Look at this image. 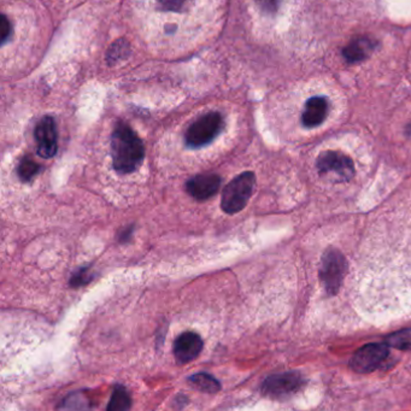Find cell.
I'll use <instances>...</instances> for the list:
<instances>
[{
	"label": "cell",
	"mask_w": 411,
	"mask_h": 411,
	"mask_svg": "<svg viewBox=\"0 0 411 411\" xmlns=\"http://www.w3.org/2000/svg\"><path fill=\"white\" fill-rule=\"evenodd\" d=\"M304 378L297 371L268 376L262 385V393L273 400H286L303 388Z\"/></svg>",
	"instance_id": "cell-5"
},
{
	"label": "cell",
	"mask_w": 411,
	"mask_h": 411,
	"mask_svg": "<svg viewBox=\"0 0 411 411\" xmlns=\"http://www.w3.org/2000/svg\"><path fill=\"white\" fill-rule=\"evenodd\" d=\"M203 348L204 341L199 334L194 331H185L176 338L172 351L177 363L187 364L200 355Z\"/></svg>",
	"instance_id": "cell-9"
},
{
	"label": "cell",
	"mask_w": 411,
	"mask_h": 411,
	"mask_svg": "<svg viewBox=\"0 0 411 411\" xmlns=\"http://www.w3.org/2000/svg\"><path fill=\"white\" fill-rule=\"evenodd\" d=\"M224 116L212 111L200 116L185 133V143L190 148H200L212 143L224 129Z\"/></svg>",
	"instance_id": "cell-3"
},
{
	"label": "cell",
	"mask_w": 411,
	"mask_h": 411,
	"mask_svg": "<svg viewBox=\"0 0 411 411\" xmlns=\"http://www.w3.org/2000/svg\"><path fill=\"white\" fill-rule=\"evenodd\" d=\"M40 168V165L34 162L31 157H23L18 164L17 174L22 181L27 182V181H31L36 174H39Z\"/></svg>",
	"instance_id": "cell-16"
},
{
	"label": "cell",
	"mask_w": 411,
	"mask_h": 411,
	"mask_svg": "<svg viewBox=\"0 0 411 411\" xmlns=\"http://www.w3.org/2000/svg\"><path fill=\"white\" fill-rule=\"evenodd\" d=\"M390 354L388 344H368L359 349L350 361L352 371L361 374L376 371L386 361Z\"/></svg>",
	"instance_id": "cell-7"
},
{
	"label": "cell",
	"mask_w": 411,
	"mask_h": 411,
	"mask_svg": "<svg viewBox=\"0 0 411 411\" xmlns=\"http://www.w3.org/2000/svg\"><path fill=\"white\" fill-rule=\"evenodd\" d=\"M328 100L324 97H312L305 103L302 122L307 128L317 127L327 117Z\"/></svg>",
	"instance_id": "cell-11"
},
{
	"label": "cell",
	"mask_w": 411,
	"mask_h": 411,
	"mask_svg": "<svg viewBox=\"0 0 411 411\" xmlns=\"http://www.w3.org/2000/svg\"><path fill=\"white\" fill-rule=\"evenodd\" d=\"M94 279V274L91 272V267L80 268L72 274L70 279V286L72 287H82L84 285H88Z\"/></svg>",
	"instance_id": "cell-18"
},
{
	"label": "cell",
	"mask_w": 411,
	"mask_h": 411,
	"mask_svg": "<svg viewBox=\"0 0 411 411\" xmlns=\"http://www.w3.org/2000/svg\"><path fill=\"white\" fill-rule=\"evenodd\" d=\"M256 186V176L252 172H245L233 179L224 187L221 199V209L228 215L241 212L251 198Z\"/></svg>",
	"instance_id": "cell-2"
},
{
	"label": "cell",
	"mask_w": 411,
	"mask_h": 411,
	"mask_svg": "<svg viewBox=\"0 0 411 411\" xmlns=\"http://www.w3.org/2000/svg\"><path fill=\"white\" fill-rule=\"evenodd\" d=\"M346 270L348 262L343 253L336 248H328L324 252L319 268V279L328 295L338 293L343 285L344 278L346 275Z\"/></svg>",
	"instance_id": "cell-4"
},
{
	"label": "cell",
	"mask_w": 411,
	"mask_h": 411,
	"mask_svg": "<svg viewBox=\"0 0 411 411\" xmlns=\"http://www.w3.org/2000/svg\"><path fill=\"white\" fill-rule=\"evenodd\" d=\"M132 232V228H126V231H124V234L120 236V239L122 240V241H126V240L131 236V233Z\"/></svg>",
	"instance_id": "cell-22"
},
{
	"label": "cell",
	"mask_w": 411,
	"mask_h": 411,
	"mask_svg": "<svg viewBox=\"0 0 411 411\" xmlns=\"http://www.w3.org/2000/svg\"><path fill=\"white\" fill-rule=\"evenodd\" d=\"M321 174L333 175L339 181H349L355 175V165L350 157L338 151H324L317 158Z\"/></svg>",
	"instance_id": "cell-6"
},
{
	"label": "cell",
	"mask_w": 411,
	"mask_h": 411,
	"mask_svg": "<svg viewBox=\"0 0 411 411\" xmlns=\"http://www.w3.org/2000/svg\"><path fill=\"white\" fill-rule=\"evenodd\" d=\"M194 0H160L158 8L163 11L182 12L187 10Z\"/></svg>",
	"instance_id": "cell-19"
},
{
	"label": "cell",
	"mask_w": 411,
	"mask_h": 411,
	"mask_svg": "<svg viewBox=\"0 0 411 411\" xmlns=\"http://www.w3.org/2000/svg\"><path fill=\"white\" fill-rule=\"evenodd\" d=\"M34 136L39 156L43 158L55 157L58 150V144H57L56 122L53 120V117H43L36 124Z\"/></svg>",
	"instance_id": "cell-8"
},
{
	"label": "cell",
	"mask_w": 411,
	"mask_h": 411,
	"mask_svg": "<svg viewBox=\"0 0 411 411\" xmlns=\"http://www.w3.org/2000/svg\"><path fill=\"white\" fill-rule=\"evenodd\" d=\"M378 43L367 36L356 38L343 50V56L349 63H357L367 60L371 53L376 50Z\"/></svg>",
	"instance_id": "cell-12"
},
{
	"label": "cell",
	"mask_w": 411,
	"mask_h": 411,
	"mask_svg": "<svg viewBox=\"0 0 411 411\" xmlns=\"http://www.w3.org/2000/svg\"><path fill=\"white\" fill-rule=\"evenodd\" d=\"M407 136H411V124L407 127Z\"/></svg>",
	"instance_id": "cell-23"
},
{
	"label": "cell",
	"mask_w": 411,
	"mask_h": 411,
	"mask_svg": "<svg viewBox=\"0 0 411 411\" xmlns=\"http://www.w3.org/2000/svg\"><path fill=\"white\" fill-rule=\"evenodd\" d=\"M256 3L268 15H275L279 11L281 0H256Z\"/></svg>",
	"instance_id": "cell-20"
},
{
	"label": "cell",
	"mask_w": 411,
	"mask_h": 411,
	"mask_svg": "<svg viewBox=\"0 0 411 411\" xmlns=\"http://www.w3.org/2000/svg\"><path fill=\"white\" fill-rule=\"evenodd\" d=\"M111 157L114 169L122 175L136 172L144 162V144L127 124L120 122L114 129Z\"/></svg>",
	"instance_id": "cell-1"
},
{
	"label": "cell",
	"mask_w": 411,
	"mask_h": 411,
	"mask_svg": "<svg viewBox=\"0 0 411 411\" xmlns=\"http://www.w3.org/2000/svg\"><path fill=\"white\" fill-rule=\"evenodd\" d=\"M188 383L196 390L204 393H217L221 390L220 381L208 373H197L188 378Z\"/></svg>",
	"instance_id": "cell-13"
},
{
	"label": "cell",
	"mask_w": 411,
	"mask_h": 411,
	"mask_svg": "<svg viewBox=\"0 0 411 411\" xmlns=\"http://www.w3.org/2000/svg\"><path fill=\"white\" fill-rule=\"evenodd\" d=\"M221 187V177L217 174H199L186 182V191L196 200H208L215 196Z\"/></svg>",
	"instance_id": "cell-10"
},
{
	"label": "cell",
	"mask_w": 411,
	"mask_h": 411,
	"mask_svg": "<svg viewBox=\"0 0 411 411\" xmlns=\"http://www.w3.org/2000/svg\"><path fill=\"white\" fill-rule=\"evenodd\" d=\"M0 36H1V45H5L11 39L12 24L8 17L3 15L1 22H0Z\"/></svg>",
	"instance_id": "cell-21"
},
{
	"label": "cell",
	"mask_w": 411,
	"mask_h": 411,
	"mask_svg": "<svg viewBox=\"0 0 411 411\" xmlns=\"http://www.w3.org/2000/svg\"><path fill=\"white\" fill-rule=\"evenodd\" d=\"M131 407H132L131 395H128L127 390L124 386L117 385L112 392L111 398L106 409L109 411L128 410L131 409Z\"/></svg>",
	"instance_id": "cell-14"
},
{
	"label": "cell",
	"mask_w": 411,
	"mask_h": 411,
	"mask_svg": "<svg viewBox=\"0 0 411 411\" xmlns=\"http://www.w3.org/2000/svg\"><path fill=\"white\" fill-rule=\"evenodd\" d=\"M388 345L398 350H411V331H398L388 336Z\"/></svg>",
	"instance_id": "cell-17"
},
{
	"label": "cell",
	"mask_w": 411,
	"mask_h": 411,
	"mask_svg": "<svg viewBox=\"0 0 411 411\" xmlns=\"http://www.w3.org/2000/svg\"><path fill=\"white\" fill-rule=\"evenodd\" d=\"M129 53H131V48H129L128 41L120 39V40L115 41L111 48H109L106 60L110 65L119 63L120 60H126Z\"/></svg>",
	"instance_id": "cell-15"
}]
</instances>
